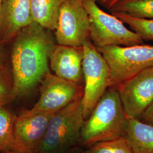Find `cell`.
<instances>
[{
  "mask_svg": "<svg viewBox=\"0 0 153 153\" xmlns=\"http://www.w3.org/2000/svg\"><path fill=\"white\" fill-rule=\"evenodd\" d=\"M85 150L86 153H133L124 137L97 142Z\"/></svg>",
  "mask_w": 153,
  "mask_h": 153,
  "instance_id": "obj_18",
  "label": "cell"
},
{
  "mask_svg": "<svg viewBox=\"0 0 153 153\" xmlns=\"http://www.w3.org/2000/svg\"><path fill=\"white\" fill-rule=\"evenodd\" d=\"M12 76L0 69V107L9 104L16 98Z\"/></svg>",
  "mask_w": 153,
  "mask_h": 153,
  "instance_id": "obj_19",
  "label": "cell"
},
{
  "mask_svg": "<svg viewBox=\"0 0 153 153\" xmlns=\"http://www.w3.org/2000/svg\"><path fill=\"white\" fill-rule=\"evenodd\" d=\"M141 120L145 123L153 126V101L144 112Z\"/></svg>",
  "mask_w": 153,
  "mask_h": 153,
  "instance_id": "obj_20",
  "label": "cell"
},
{
  "mask_svg": "<svg viewBox=\"0 0 153 153\" xmlns=\"http://www.w3.org/2000/svg\"><path fill=\"white\" fill-rule=\"evenodd\" d=\"M82 98L52 116L37 153H64L79 144L85 121Z\"/></svg>",
  "mask_w": 153,
  "mask_h": 153,
  "instance_id": "obj_3",
  "label": "cell"
},
{
  "mask_svg": "<svg viewBox=\"0 0 153 153\" xmlns=\"http://www.w3.org/2000/svg\"><path fill=\"white\" fill-rule=\"evenodd\" d=\"M15 116L0 107V153L13 150Z\"/></svg>",
  "mask_w": 153,
  "mask_h": 153,
  "instance_id": "obj_16",
  "label": "cell"
},
{
  "mask_svg": "<svg viewBox=\"0 0 153 153\" xmlns=\"http://www.w3.org/2000/svg\"><path fill=\"white\" fill-rule=\"evenodd\" d=\"M20 153V152H16V151H8V152H5V153Z\"/></svg>",
  "mask_w": 153,
  "mask_h": 153,
  "instance_id": "obj_25",
  "label": "cell"
},
{
  "mask_svg": "<svg viewBox=\"0 0 153 153\" xmlns=\"http://www.w3.org/2000/svg\"><path fill=\"white\" fill-rule=\"evenodd\" d=\"M66 0H31L33 22L46 30L55 31L61 6Z\"/></svg>",
  "mask_w": 153,
  "mask_h": 153,
  "instance_id": "obj_14",
  "label": "cell"
},
{
  "mask_svg": "<svg viewBox=\"0 0 153 153\" xmlns=\"http://www.w3.org/2000/svg\"><path fill=\"white\" fill-rule=\"evenodd\" d=\"M82 47L83 94L82 103L83 116L86 120L109 88L111 76L106 61L90 39L83 44Z\"/></svg>",
  "mask_w": 153,
  "mask_h": 153,
  "instance_id": "obj_6",
  "label": "cell"
},
{
  "mask_svg": "<svg viewBox=\"0 0 153 153\" xmlns=\"http://www.w3.org/2000/svg\"><path fill=\"white\" fill-rule=\"evenodd\" d=\"M55 113L27 109L15 116L12 151L37 153Z\"/></svg>",
  "mask_w": 153,
  "mask_h": 153,
  "instance_id": "obj_8",
  "label": "cell"
},
{
  "mask_svg": "<svg viewBox=\"0 0 153 153\" xmlns=\"http://www.w3.org/2000/svg\"><path fill=\"white\" fill-rule=\"evenodd\" d=\"M86 153V150L82 149V148H80L78 145H76L71 149H69L68 150L66 151L65 153Z\"/></svg>",
  "mask_w": 153,
  "mask_h": 153,
  "instance_id": "obj_22",
  "label": "cell"
},
{
  "mask_svg": "<svg viewBox=\"0 0 153 153\" xmlns=\"http://www.w3.org/2000/svg\"><path fill=\"white\" fill-rule=\"evenodd\" d=\"M129 26L143 41H153V19H145L129 16L123 13H111Z\"/></svg>",
  "mask_w": 153,
  "mask_h": 153,
  "instance_id": "obj_17",
  "label": "cell"
},
{
  "mask_svg": "<svg viewBox=\"0 0 153 153\" xmlns=\"http://www.w3.org/2000/svg\"><path fill=\"white\" fill-rule=\"evenodd\" d=\"M33 22L31 0H3L1 43L13 40Z\"/></svg>",
  "mask_w": 153,
  "mask_h": 153,
  "instance_id": "obj_12",
  "label": "cell"
},
{
  "mask_svg": "<svg viewBox=\"0 0 153 153\" xmlns=\"http://www.w3.org/2000/svg\"><path fill=\"white\" fill-rule=\"evenodd\" d=\"M11 52L16 97L26 95L49 71V56L55 45L49 30L33 22L14 37Z\"/></svg>",
  "mask_w": 153,
  "mask_h": 153,
  "instance_id": "obj_1",
  "label": "cell"
},
{
  "mask_svg": "<svg viewBox=\"0 0 153 153\" xmlns=\"http://www.w3.org/2000/svg\"><path fill=\"white\" fill-rule=\"evenodd\" d=\"M116 89L126 115L141 120L144 112L153 101V66L121 83Z\"/></svg>",
  "mask_w": 153,
  "mask_h": 153,
  "instance_id": "obj_9",
  "label": "cell"
},
{
  "mask_svg": "<svg viewBox=\"0 0 153 153\" xmlns=\"http://www.w3.org/2000/svg\"><path fill=\"white\" fill-rule=\"evenodd\" d=\"M97 48L109 67V88H116L121 83L153 66V45L141 44Z\"/></svg>",
  "mask_w": 153,
  "mask_h": 153,
  "instance_id": "obj_5",
  "label": "cell"
},
{
  "mask_svg": "<svg viewBox=\"0 0 153 153\" xmlns=\"http://www.w3.org/2000/svg\"><path fill=\"white\" fill-rule=\"evenodd\" d=\"M82 47L55 44L49 56V64L54 74L83 86Z\"/></svg>",
  "mask_w": 153,
  "mask_h": 153,
  "instance_id": "obj_11",
  "label": "cell"
},
{
  "mask_svg": "<svg viewBox=\"0 0 153 153\" xmlns=\"http://www.w3.org/2000/svg\"><path fill=\"white\" fill-rule=\"evenodd\" d=\"M124 138L133 153H153V126L128 117Z\"/></svg>",
  "mask_w": 153,
  "mask_h": 153,
  "instance_id": "obj_13",
  "label": "cell"
},
{
  "mask_svg": "<svg viewBox=\"0 0 153 153\" xmlns=\"http://www.w3.org/2000/svg\"><path fill=\"white\" fill-rule=\"evenodd\" d=\"M128 120L117 90L109 88L84 121L79 144L88 148L97 142L124 137Z\"/></svg>",
  "mask_w": 153,
  "mask_h": 153,
  "instance_id": "obj_2",
  "label": "cell"
},
{
  "mask_svg": "<svg viewBox=\"0 0 153 153\" xmlns=\"http://www.w3.org/2000/svg\"><path fill=\"white\" fill-rule=\"evenodd\" d=\"M145 19H153V0H119L109 10Z\"/></svg>",
  "mask_w": 153,
  "mask_h": 153,
  "instance_id": "obj_15",
  "label": "cell"
},
{
  "mask_svg": "<svg viewBox=\"0 0 153 153\" xmlns=\"http://www.w3.org/2000/svg\"><path fill=\"white\" fill-rule=\"evenodd\" d=\"M2 1L0 0V39H1V23H2Z\"/></svg>",
  "mask_w": 153,
  "mask_h": 153,
  "instance_id": "obj_24",
  "label": "cell"
},
{
  "mask_svg": "<svg viewBox=\"0 0 153 153\" xmlns=\"http://www.w3.org/2000/svg\"><path fill=\"white\" fill-rule=\"evenodd\" d=\"M1 43V42H0ZM0 69H5V59H4V56L2 53L1 47L0 46Z\"/></svg>",
  "mask_w": 153,
  "mask_h": 153,
  "instance_id": "obj_23",
  "label": "cell"
},
{
  "mask_svg": "<svg viewBox=\"0 0 153 153\" xmlns=\"http://www.w3.org/2000/svg\"><path fill=\"white\" fill-rule=\"evenodd\" d=\"M40 83V97L30 109L33 111L56 112L83 97V86L61 78L49 71Z\"/></svg>",
  "mask_w": 153,
  "mask_h": 153,
  "instance_id": "obj_10",
  "label": "cell"
},
{
  "mask_svg": "<svg viewBox=\"0 0 153 153\" xmlns=\"http://www.w3.org/2000/svg\"><path fill=\"white\" fill-rule=\"evenodd\" d=\"M90 20L82 0H66L61 6L55 39L57 44L82 47L89 39Z\"/></svg>",
  "mask_w": 153,
  "mask_h": 153,
  "instance_id": "obj_7",
  "label": "cell"
},
{
  "mask_svg": "<svg viewBox=\"0 0 153 153\" xmlns=\"http://www.w3.org/2000/svg\"><path fill=\"white\" fill-rule=\"evenodd\" d=\"M90 20L89 39L97 48L143 44L142 38L112 14L103 10L95 0H82Z\"/></svg>",
  "mask_w": 153,
  "mask_h": 153,
  "instance_id": "obj_4",
  "label": "cell"
},
{
  "mask_svg": "<svg viewBox=\"0 0 153 153\" xmlns=\"http://www.w3.org/2000/svg\"><path fill=\"white\" fill-rule=\"evenodd\" d=\"M98 5L102 6L104 8L109 10V9L119 0H95Z\"/></svg>",
  "mask_w": 153,
  "mask_h": 153,
  "instance_id": "obj_21",
  "label": "cell"
}]
</instances>
